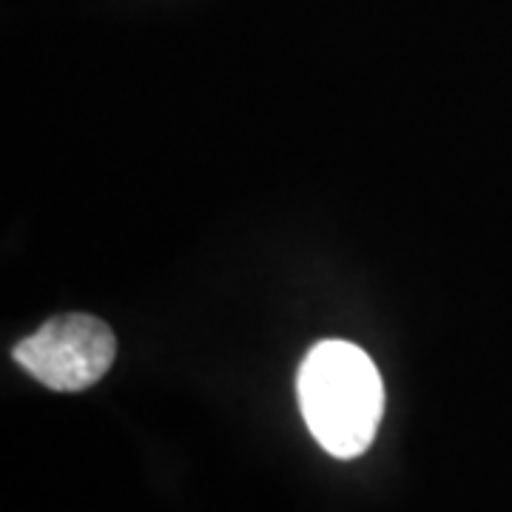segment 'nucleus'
<instances>
[{
	"label": "nucleus",
	"instance_id": "obj_1",
	"mask_svg": "<svg viewBox=\"0 0 512 512\" xmlns=\"http://www.w3.org/2000/svg\"><path fill=\"white\" fill-rule=\"evenodd\" d=\"M299 407L313 439L336 458H356L376 439L384 384L373 359L350 342H319L299 370Z\"/></svg>",
	"mask_w": 512,
	"mask_h": 512
},
{
	"label": "nucleus",
	"instance_id": "obj_2",
	"mask_svg": "<svg viewBox=\"0 0 512 512\" xmlns=\"http://www.w3.org/2000/svg\"><path fill=\"white\" fill-rule=\"evenodd\" d=\"M114 356V333L89 313L55 316L15 348V362L57 393H77L97 384L109 373Z\"/></svg>",
	"mask_w": 512,
	"mask_h": 512
}]
</instances>
